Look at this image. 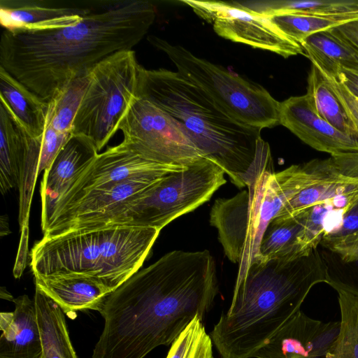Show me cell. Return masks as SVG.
Segmentation results:
<instances>
[{"label": "cell", "mask_w": 358, "mask_h": 358, "mask_svg": "<svg viewBox=\"0 0 358 358\" xmlns=\"http://www.w3.org/2000/svg\"><path fill=\"white\" fill-rule=\"evenodd\" d=\"M139 66L132 50L116 52L96 64L90 72L71 134L88 138L99 152L119 130L135 95Z\"/></svg>", "instance_id": "9"}, {"label": "cell", "mask_w": 358, "mask_h": 358, "mask_svg": "<svg viewBox=\"0 0 358 358\" xmlns=\"http://www.w3.org/2000/svg\"><path fill=\"white\" fill-rule=\"evenodd\" d=\"M0 227V234L1 237L7 236L8 234L11 233V231L9 228L8 217L6 215L1 216Z\"/></svg>", "instance_id": "37"}, {"label": "cell", "mask_w": 358, "mask_h": 358, "mask_svg": "<svg viewBox=\"0 0 358 358\" xmlns=\"http://www.w3.org/2000/svg\"><path fill=\"white\" fill-rule=\"evenodd\" d=\"M71 134H62L46 124L41 136V150L38 166V175L47 170L53 160L69 141Z\"/></svg>", "instance_id": "32"}, {"label": "cell", "mask_w": 358, "mask_h": 358, "mask_svg": "<svg viewBox=\"0 0 358 358\" xmlns=\"http://www.w3.org/2000/svg\"><path fill=\"white\" fill-rule=\"evenodd\" d=\"M98 154L90 139L71 134L50 166L43 172L41 188L42 230L46 227L56 203Z\"/></svg>", "instance_id": "15"}, {"label": "cell", "mask_w": 358, "mask_h": 358, "mask_svg": "<svg viewBox=\"0 0 358 358\" xmlns=\"http://www.w3.org/2000/svg\"><path fill=\"white\" fill-rule=\"evenodd\" d=\"M41 358H44V357H43V355H42Z\"/></svg>", "instance_id": "38"}, {"label": "cell", "mask_w": 358, "mask_h": 358, "mask_svg": "<svg viewBox=\"0 0 358 358\" xmlns=\"http://www.w3.org/2000/svg\"><path fill=\"white\" fill-rule=\"evenodd\" d=\"M325 75L327 77L334 92L343 104L346 113L358 130V98L352 94L335 77L328 76L327 74Z\"/></svg>", "instance_id": "33"}, {"label": "cell", "mask_w": 358, "mask_h": 358, "mask_svg": "<svg viewBox=\"0 0 358 358\" xmlns=\"http://www.w3.org/2000/svg\"><path fill=\"white\" fill-rule=\"evenodd\" d=\"M341 311L339 333L327 358H358V296L336 289Z\"/></svg>", "instance_id": "28"}, {"label": "cell", "mask_w": 358, "mask_h": 358, "mask_svg": "<svg viewBox=\"0 0 358 358\" xmlns=\"http://www.w3.org/2000/svg\"><path fill=\"white\" fill-rule=\"evenodd\" d=\"M21 236L18 250L13 268V275L15 278H20L27 266L28 257L29 243V220H27L20 228Z\"/></svg>", "instance_id": "35"}, {"label": "cell", "mask_w": 358, "mask_h": 358, "mask_svg": "<svg viewBox=\"0 0 358 358\" xmlns=\"http://www.w3.org/2000/svg\"><path fill=\"white\" fill-rule=\"evenodd\" d=\"M94 1L56 2L1 0L0 23L5 30H34L74 24L87 14Z\"/></svg>", "instance_id": "16"}, {"label": "cell", "mask_w": 358, "mask_h": 358, "mask_svg": "<svg viewBox=\"0 0 358 358\" xmlns=\"http://www.w3.org/2000/svg\"><path fill=\"white\" fill-rule=\"evenodd\" d=\"M320 252L327 267V283L358 296V255L352 262H343L325 250Z\"/></svg>", "instance_id": "31"}, {"label": "cell", "mask_w": 358, "mask_h": 358, "mask_svg": "<svg viewBox=\"0 0 358 358\" xmlns=\"http://www.w3.org/2000/svg\"><path fill=\"white\" fill-rule=\"evenodd\" d=\"M135 96L168 113L203 155L218 165L239 188L275 172L271 149L261 130L229 115L202 88L178 71L140 65Z\"/></svg>", "instance_id": "3"}, {"label": "cell", "mask_w": 358, "mask_h": 358, "mask_svg": "<svg viewBox=\"0 0 358 358\" xmlns=\"http://www.w3.org/2000/svg\"><path fill=\"white\" fill-rule=\"evenodd\" d=\"M148 40L167 55L180 74L202 88L234 119L259 129L280 124V102L261 85L199 58L182 46L153 35Z\"/></svg>", "instance_id": "8"}, {"label": "cell", "mask_w": 358, "mask_h": 358, "mask_svg": "<svg viewBox=\"0 0 358 358\" xmlns=\"http://www.w3.org/2000/svg\"><path fill=\"white\" fill-rule=\"evenodd\" d=\"M187 166L148 161L121 143L98 154L91 164L58 200L51 216L57 210L92 189L139 178L162 177L171 172L182 170Z\"/></svg>", "instance_id": "12"}, {"label": "cell", "mask_w": 358, "mask_h": 358, "mask_svg": "<svg viewBox=\"0 0 358 358\" xmlns=\"http://www.w3.org/2000/svg\"><path fill=\"white\" fill-rule=\"evenodd\" d=\"M303 55L325 74L336 76L341 69L358 73V57L329 30L315 33L301 43Z\"/></svg>", "instance_id": "22"}, {"label": "cell", "mask_w": 358, "mask_h": 358, "mask_svg": "<svg viewBox=\"0 0 358 358\" xmlns=\"http://www.w3.org/2000/svg\"><path fill=\"white\" fill-rule=\"evenodd\" d=\"M320 245L343 262H352L358 255V201L341 216V220L325 231Z\"/></svg>", "instance_id": "27"}, {"label": "cell", "mask_w": 358, "mask_h": 358, "mask_svg": "<svg viewBox=\"0 0 358 358\" xmlns=\"http://www.w3.org/2000/svg\"><path fill=\"white\" fill-rule=\"evenodd\" d=\"M122 143L143 158L189 166L205 158L183 127L168 113L134 95L119 124Z\"/></svg>", "instance_id": "10"}, {"label": "cell", "mask_w": 358, "mask_h": 358, "mask_svg": "<svg viewBox=\"0 0 358 358\" xmlns=\"http://www.w3.org/2000/svg\"><path fill=\"white\" fill-rule=\"evenodd\" d=\"M320 282L327 283V267L317 248L252 264L236 278L231 305L210 334L221 358H253Z\"/></svg>", "instance_id": "4"}, {"label": "cell", "mask_w": 358, "mask_h": 358, "mask_svg": "<svg viewBox=\"0 0 358 358\" xmlns=\"http://www.w3.org/2000/svg\"><path fill=\"white\" fill-rule=\"evenodd\" d=\"M210 24L220 36L283 57L303 55L301 46L282 33L266 16L239 1L181 0Z\"/></svg>", "instance_id": "11"}, {"label": "cell", "mask_w": 358, "mask_h": 358, "mask_svg": "<svg viewBox=\"0 0 358 358\" xmlns=\"http://www.w3.org/2000/svg\"><path fill=\"white\" fill-rule=\"evenodd\" d=\"M196 315L171 343L166 358H213V342Z\"/></svg>", "instance_id": "30"}, {"label": "cell", "mask_w": 358, "mask_h": 358, "mask_svg": "<svg viewBox=\"0 0 358 358\" xmlns=\"http://www.w3.org/2000/svg\"><path fill=\"white\" fill-rule=\"evenodd\" d=\"M279 122L317 150L331 155L358 152V140L338 131L321 117L307 93L280 102Z\"/></svg>", "instance_id": "14"}, {"label": "cell", "mask_w": 358, "mask_h": 358, "mask_svg": "<svg viewBox=\"0 0 358 358\" xmlns=\"http://www.w3.org/2000/svg\"><path fill=\"white\" fill-rule=\"evenodd\" d=\"M31 138L0 101V190L3 195L14 187L18 188Z\"/></svg>", "instance_id": "19"}, {"label": "cell", "mask_w": 358, "mask_h": 358, "mask_svg": "<svg viewBox=\"0 0 358 358\" xmlns=\"http://www.w3.org/2000/svg\"><path fill=\"white\" fill-rule=\"evenodd\" d=\"M243 3L255 13L264 16L280 12L318 14L358 12V1H244Z\"/></svg>", "instance_id": "29"}, {"label": "cell", "mask_w": 358, "mask_h": 358, "mask_svg": "<svg viewBox=\"0 0 358 358\" xmlns=\"http://www.w3.org/2000/svg\"><path fill=\"white\" fill-rule=\"evenodd\" d=\"M155 15L148 1H94L90 10L72 24L4 30L0 66L48 103L70 81L106 58L132 50Z\"/></svg>", "instance_id": "2"}, {"label": "cell", "mask_w": 358, "mask_h": 358, "mask_svg": "<svg viewBox=\"0 0 358 358\" xmlns=\"http://www.w3.org/2000/svg\"><path fill=\"white\" fill-rule=\"evenodd\" d=\"M266 17L287 37L300 45L303 39L315 33L358 20V12L337 14L280 12Z\"/></svg>", "instance_id": "25"}, {"label": "cell", "mask_w": 358, "mask_h": 358, "mask_svg": "<svg viewBox=\"0 0 358 358\" xmlns=\"http://www.w3.org/2000/svg\"><path fill=\"white\" fill-rule=\"evenodd\" d=\"M328 30L349 46L358 57V20L345 22Z\"/></svg>", "instance_id": "34"}, {"label": "cell", "mask_w": 358, "mask_h": 358, "mask_svg": "<svg viewBox=\"0 0 358 358\" xmlns=\"http://www.w3.org/2000/svg\"><path fill=\"white\" fill-rule=\"evenodd\" d=\"M13 312L0 313V358H41L43 347L34 300L14 298Z\"/></svg>", "instance_id": "17"}, {"label": "cell", "mask_w": 358, "mask_h": 358, "mask_svg": "<svg viewBox=\"0 0 358 358\" xmlns=\"http://www.w3.org/2000/svg\"><path fill=\"white\" fill-rule=\"evenodd\" d=\"M90 72L70 81L49 102L46 124L71 134L73 123L89 82Z\"/></svg>", "instance_id": "26"}, {"label": "cell", "mask_w": 358, "mask_h": 358, "mask_svg": "<svg viewBox=\"0 0 358 358\" xmlns=\"http://www.w3.org/2000/svg\"><path fill=\"white\" fill-rule=\"evenodd\" d=\"M36 287L50 298L66 314L79 310L100 311L113 290L92 278L82 275L36 276Z\"/></svg>", "instance_id": "18"}, {"label": "cell", "mask_w": 358, "mask_h": 358, "mask_svg": "<svg viewBox=\"0 0 358 358\" xmlns=\"http://www.w3.org/2000/svg\"><path fill=\"white\" fill-rule=\"evenodd\" d=\"M34 301L43 357L78 358L62 310L38 287H36Z\"/></svg>", "instance_id": "21"}, {"label": "cell", "mask_w": 358, "mask_h": 358, "mask_svg": "<svg viewBox=\"0 0 358 358\" xmlns=\"http://www.w3.org/2000/svg\"><path fill=\"white\" fill-rule=\"evenodd\" d=\"M334 77L358 98V73L348 69H341L337 75Z\"/></svg>", "instance_id": "36"}, {"label": "cell", "mask_w": 358, "mask_h": 358, "mask_svg": "<svg viewBox=\"0 0 358 358\" xmlns=\"http://www.w3.org/2000/svg\"><path fill=\"white\" fill-rule=\"evenodd\" d=\"M307 94L321 117L338 131L358 140V130L334 92L326 75L312 63Z\"/></svg>", "instance_id": "23"}, {"label": "cell", "mask_w": 358, "mask_h": 358, "mask_svg": "<svg viewBox=\"0 0 358 358\" xmlns=\"http://www.w3.org/2000/svg\"><path fill=\"white\" fill-rule=\"evenodd\" d=\"M224 175L215 162L202 158L182 170L165 175L94 228L120 226L161 230L208 201L226 183Z\"/></svg>", "instance_id": "7"}, {"label": "cell", "mask_w": 358, "mask_h": 358, "mask_svg": "<svg viewBox=\"0 0 358 358\" xmlns=\"http://www.w3.org/2000/svg\"><path fill=\"white\" fill-rule=\"evenodd\" d=\"M160 231L110 226L43 236L31 249V271L92 278L113 292L140 269Z\"/></svg>", "instance_id": "5"}, {"label": "cell", "mask_w": 358, "mask_h": 358, "mask_svg": "<svg viewBox=\"0 0 358 358\" xmlns=\"http://www.w3.org/2000/svg\"><path fill=\"white\" fill-rule=\"evenodd\" d=\"M218 290L208 250L166 253L107 296L92 358H144L171 345L196 315L203 319Z\"/></svg>", "instance_id": "1"}, {"label": "cell", "mask_w": 358, "mask_h": 358, "mask_svg": "<svg viewBox=\"0 0 358 358\" xmlns=\"http://www.w3.org/2000/svg\"><path fill=\"white\" fill-rule=\"evenodd\" d=\"M333 174L327 159H315L279 171L263 173L248 189L231 198H219L210 223L217 229L225 255L239 264L237 278L262 262L259 247L270 222L284 205L305 187Z\"/></svg>", "instance_id": "6"}, {"label": "cell", "mask_w": 358, "mask_h": 358, "mask_svg": "<svg viewBox=\"0 0 358 358\" xmlns=\"http://www.w3.org/2000/svg\"><path fill=\"white\" fill-rule=\"evenodd\" d=\"M306 216L307 209L289 217L273 219L265 230L261 241V261L303 257L300 252L297 238Z\"/></svg>", "instance_id": "24"}, {"label": "cell", "mask_w": 358, "mask_h": 358, "mask_svg": "<svg viewBox=\"0 0 358 358\" xmlns=\"http://www.w3.org/2000/svg\"><path fill=\"white\" fill-rule=\"evenodd\" d=\"M0 101L32 137L43 135L46 127L48 103L0 66Z\"/></svg>", "instance_id": "20"}, {"label": "cell", "mask_w": 358, "mask_h": 358, "mask_svg": "<svg viewBox=\"0 0 358 358\" xmlns=\"http://www.w3.org/2000/svg\"><path fill=\"white\" fill-rule=\"evenodd\" d=\"M340 330V321L322 322L297 312L253 357L327 358Z\"/></svg>", "instance_id": "13"}]
</instances>
